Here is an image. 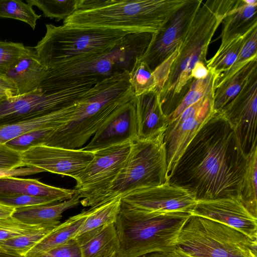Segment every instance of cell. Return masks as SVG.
Masks as SVG:
<instances>
[{"mask_svg":"<svg viewBox=\"0 0 257 257\" xmlns=\"http://www.w3.org/2000/svg\"><path fill=\"white\" fill-rule=\"evenodd\" d=\"M28 49L21 43L0 41V74L5 75Z\"/></svg>","mask_w":257,"mask_h":257,"instance_id":"cell-38","label":"cell"},{"mask_svg":"<svg viewBox=\"0 0 257 257\" xmlns=\"http://www.w3.org/2000/svg\"><path fill=\"white\" fill-rule=\"evenodd\" d=\"M78 0H27L26 3L37 7L45 17L56 21L65 20L75 11Z\"/></svg>","mask_w":257,"mask_h":257,"instance_id":"cell-34","label":"cell"},{"mask_svg":"<svg viewBox=\"0 0 257 257\" xmlns=\"http://www.w3.org/2000/svg\"><path fill=\"white\" fill-rule=\"evenodd\" d=\"M134 97L128 71L97 83L79 102L70 120L56 129L43 145L80 149L116 110Z\"/></svg>","mask_w":257,"mask_h":257,"instance_id":"cell-5","label":"cell"},{"mask_svg":"<svg viewBox=\"0 0 257 257\" xmlns=\"http://www.w3.org/2000/svg\"><path fill=\"white\" fill-rule=\"evenodd\" d=\"M87 215V210L71 216L60 223L30 250L24 257H37L75 237Z\"/></svg>","mask_w":257,"mask_h":257,"instance_id":"cell-26","label":"cell"},{"mask_svg":"<svg viewBox=\"0 0 257 257\" xmlns=\"http://www.w3.org/2000/svg\"><path fill=\"white\" fill-rule=\"evenodd\" d=\"M202 0H190L160 31L152 34L149 44L138 59L153 71L178 48L183 33L201 7Z\"/></svg>","mask_w":257,"mask_h":257,"instance_id":"cell-16","label":"cell"},{"mask_svg":"<svg viewBox=\"0 0 257 257\" xmlns=\"http://www.w3.org/2000/svg\"><path fill=\"white\" fill-rule=\"evenodd\" d=\"M49 69L41 62L34 47H28L23 55L5 75L15 85L17 95L39 88Z\"/></svg>","mask_w":257,"mask_h":257,"instance_id":"cell-20","label":"cell"},{"mask_svg":"<svg viewBox=\"0 0 257 257\" xmlns=\"http://www.w3.org/2000/svg\"><path fill=\"white\" fill-rule=\"evenodd\" d=\"M139 257H186L176 248L166 250L156 251L146 253Z\"/></svg>","mask_w":257,"mask_h":257,"instance_id":"cell-46","label":"cell"},{"mask_svg":"<svg viewBox=\"0 0 257 257\" xmlns=\"http://www.w3.org/2000/svg\"><path fill=\"white\" fill-rule=\"evenodd\" d=\"M44 36L34 47L48 69L75 57L110 49L130 32L99 28L46 25Z\"/></svg>","mask_w":257,"mask_h":257,"instance_id":"cell-8","label":"cell"},{"mask_svg":"<svg viewBox=\"0 0 257 257\" xmlns=\"http://www.w3.org/2000/svg\"><path fill=\"white\" fill-rule=\"evenodd\" d=\"M218 75L209 72L204 79H194L190 88L175 109L167 116L169 123L179 117L188 107L203 97L215 91L216 81Z\"/></svg>","mask_w":257,"mask_h":257,"instance_id":"cell-31","label":"cell"},{"mask_svg":"<svg viewBox=\"0 0 257 257\" xmlns=\"http://www.w3.org/2000/svg\"><path fill=\"white\" fill-rule=\"evenodd\" d=\"M132 142L94 152L92 160L75 179L74 189L83 206L102 203L128 157Z\"/></svg>","mask_w":257,"mask_h":257,"instance_id":"cell-10","label":"cell"},{"mask_svg":"<svg viewBox=\"0 0 257 257\" xmlns=\"http://www.w3.org/2000/svg\"><path fill=\"white\" fill-rule=\"evenodd\" d=\"M22 153L15 151L6 144H0V168L23 167Z\"/></svg>","mask_w":257,"mask_h":257,"instance_id":"cell-42","label":"cell"},{"mask_svg":"<svg viewBox=\"0 0 257 257\" xmlns=\"http://www.w3.org/2000/svg\"><path fill=\"white\" fill-rule=\"evenodd\" d=\"M54 228L42 227L13 238L0 241V247L23 257Z\"/></svg>","mask_w":257,"mask_h":257,"instance_id":"cell-35","label":"cell"},{"mask_svg":"<svg viewBox=\"0 0 257 257\" xmlns=\"http://www.w3.org/2000/svg\"><path fill=\"white\" fill-rule=\"evenodd\" d=\"M164 138V133L132 142L128 157L101 204L138 189L168 182Z\"/></svg>","mask_w":257,"mask_h":257,"instance_id":"cell-9","label":"cell"},{"mask_svg":"<svg viewBox=\"0 0 257 257\" xmlns=\"http://www.w3.org/2000/svg\"><path fill=\"white\" fill-rule=\"evenodd\" d=\"M191 215L230 226L257 239V220L236 196L197 200Z\"/></svg>","mask_w":257,"mask_h":257,"instance_id":"cell-17","label":"cell"},{"mask_svg":"<svg viewBox=\"0 0 257 257\" xmlns=\"http://www.w3.org/2000/svg\"><path fill=\"white\" fill-rule=\"evenodd\" d=\"M257 239L224 223L191 215L175 246L189 257H257Z\"/></svg>","mask_w":257,"mask_h":257,"instance_id":"cell-7","label":"cell"},{"mask_svg":"<svg viewBox=\"0 0 257 257\" xmlns=\"http://www.w3.org/2000/svg\"><path fill=\"white\" fill-rule=\"evenodd\" d=\"M16 89L14 84L5 75L0 74V101L16 96Z\"/></svg>","mask_w":257,"mask_h":257,"instance_id":"cell-44","label":"cell"},{"mask_svg":"<svg viewBox=\"0 0 257 257\" xmlns=\"http://www.w3.org/2000/svg\"><path fill=\"white\" fill-rule=\"evenodd\" d=\"M0 257H23L19 254L8 251L0 247Z\"/></svg>","mask_w":257,"mask_h":257,"instance_id":"cell-48","label":"cell"},{"mask_svg":"<svg viewBox=\"0 0 257 257\" xmlns=\"http://www.w3.org/2000/svg\"><path fill=\"white\" fill-rule=\"evenodd\" d=\"M184 256H185V255H184ZM186 256V257H189V256Z\"/></svg>","mask_w":257,"mask_h":257,"instance_id":"cell-49","label":"cell"},{"mask_svg":"<svg viewBox=\"0 0 257 257\" xmlns=\"http://www.w3.org/2000/svg\"><path fill=\"white\" fill-rule=\"evenodd\" d=\"M79 101L56 111L19 123L0 126V144H6L22 134L36 130L58 128L73 116Z\"/></svg>","mask_w":257,"mask_h":257,"instance_id":"cell-23","label":"cell"},{"mask_svg":"<svg viewBox=\"0 0 257 257\" xmlns=\"http://www.w3.org/2000/svg\"><path fill=\"white\" fill-rule=\"evenodd\" d=\"M237 0H208L202 4L184 31L168 79L160 94L166 116L177 107L193 81L191 71L199 61L206 64L211 40Z\"/></svg>","mask_w":257,"mask_h":257,"instance_id":"cell-3","label":"cell"},{"mask_svg":"<svg viewBox=\"0 0 257 257\" xmlns=\"http://www.w3.org/2000/svg\"><path fill=\"white\" fill-rule=\"evenodd\" d=\"M190 215L147 211L121 201L114 223L119 242L117 257H139L175 248L179 232Z\"/></svg>","mask_w":257,"mask_h":257,"instance_id":"cell-6","label":"cell"},{"mask_svg":"<svg viewBox=\"0 0 257 257\" xmlns=\"http://www.w3.org/2000/svg\"><path fill=\"white\" fill-rule=\"evenodd\" d=\"M93 86L82 85L52 92L38 88L3 99L0 101V126L19 123L67 107L85 98Z\"/></svg>","mask_w":257,"mask_h":257,"instance_id":"cell-11","label":"cell"},{"mask_svg":"<svg viewBox=\"0 0 257 257\" xmlns=\"http://www.w3.org/2000/svg\"><path fill=\"white\" fill-rule=\"evenodd\" d=\"M135 96L116 110L95 133L84 150L94 152L137 139Z\"/></svg>","mask_w":257,"mask_h":257,"instance_id":"cell-18","label":"cell"},{"mask_svg":"<svg viewBox=\"0 0 257 257\" xmlns=\"http://www.w3.org/2000/svg\"><path fill=\"white\" fill-rule=\"evenodd\" d=\"M76 192L73 197L62 202L16 208L12 216L23 223L55 228L60 224L62 213L80 203Z\"/></svg>","mask_w":257,"mask_h":257,"instance_id":"cell-22","label":"cell"},{"mask_svg":"<svg viewBox=\"0 0 257 257\" xmlns=\"http://www.w3.org/2000/svg\"><path fill=\"white\" fill-rule=\"evenodd\" d=\"M256 70L257 55L216 86L213 96V109L215 113L220 112L232 100Z\"/></svg>","mask_w":257,"mask_h":257,"instance_id":"cell-27","label":"cell"},{"mask_svg":"<svg viewBox=\"0 0 257 257\" xmlns=\"http://www.w3.org/2000/svg\"><path fill=\"white\" fill-rule=\"evenodd\" d=\"M121 199L130 206L147 211L190 214L197 202L193 193L169 182L132 191Z\"/></svg>","mask_w":257,"mask_h":257,"instance_id":"cell-15","label":"cell"},{"mask_svg":"<svg viewBox=\"0 0 257 257\" xmlns=\"http://www.w3.org/2000/svg\"><path fill=\"white\" fill-rule=\"evenodd\" d=\"M45 172L36 167H19L13 169L0 168V178L17 176H25Z\"/></svg>","mask_w":257,"mask_h":257,"instance_id":"cell-43","label":"cell"},{"mask_svg":"<svg viewBox=\"0 0 257 257\" xmlns=\"http://www.w3.org/2000/svg\"><path fill=\"white\" fill-rule=\"evenodd\" d=\"M257 70L238 94L220 112L234 129L247 155L257 145Z\"/></svg>","mask_w":257,"mask_h":257,"instance_id":"cell-13","label":"cell"},{"mask_svg":"<svg viewBox=\"0 0 257 257\" xmlns=\"http://www.w3.org/2000/svg\"><path fill=\"white\" fill-rule=\"evenodd\" d=\"M256 0H237L223 20L221 41L247 32L257 25Z\"/></svg>","mask_w":257,"mask_h":257,"instance_id":"cell-25","label":"cell"},{"mask_svg":"<svg viewBox=\"0 0 257 257\" xmlns=\"http://www.w3.org/2000/svg\"><path fill=\"white\" fill-rule=\"evenodd\" d=\"M121 202V197H117L90 208L87 210V216L76 236L104 225L114 223L120 210Z\"/></svg>","mask_w":257,"mask_h":257,"instance_id":"cell-30","label":"cell"},{"mask_svg":"<svg viewBox=\"0 0 257 257\" xmlns=\"http://www.w3.org/2000/svg\"><path fill=\"white\" fill-rule=\"evenodd\" d=\"M75 192L74 189H68L48 185L37 179L14 177L0 178V193L47 197L62 202L71 198Z\"/></svg>","mask_w":257,"mask_h":257,"instance_id":"cell-24","label":"cell"},{"mask_svg":"<svg viewBox=\"0 0 257 257\" xmlns=\"http://www.w3.org/2000/svg\"><path fill=\"white\" fill-rule=\"evenodd\" d=\"M251 28L243 34L237 35L221 41L215 54L206 61V66L210 72L218 77L230 68L234 63L246 37Z\"/></svg>","mask_w":257,"mask_h":257,"instance_id":"cell-28","label":"cell"},{"mask_svg":"<svg viewBox=\"0 0 257 257\" xmlns=\"http://www.w3.org/2000/svg\"><path fill=\"white\" fill-rule=\"evenodd\" d=\"M237 198L255 217L257 215V145L246 155L245 172Z\"/></svg>","mask_w":257,"mask_h":257,"instance_id":"cell-29","label":"cell"},{"mask_svg":"<svg viewBox=\"0 0 257 257\" xmlns=\"http://www.w3.org/2000/svg\"><path fill=\"white\" fill-rule=\"evenodd\" d=\"M190 0H78L65 26L156 33Z\"/></svg>","mask_w":257,"mask_h":257,"instance_id":"cell-2","label":"cell"},{"mask_svg":"<svg viewBox=\"0 0 257 257\" xmlns=\"http://www.w3.org/2000/svg\"><path fill=\"white\" fill-rule=\"evenodd\" d=\"M246 164L236 133L215 112L188 146L168 182L191 192L197 200L237 197Z\"/></svg>","mask_w":257,"mask_h":257,"instance_id":"cell-1","label":"cell"},{"mask_svg":"<svg viewBox=\"0 0 257 257\" xmlns=\"http://www.w3.org/2000/svg\"><path fill=\"white\" fill-rule=\"evenodd\" d=\"M209 74V71L205 63L197 62L193 66L191 71V78L193 79H202L205 78Z\"/></svg>","mask_w":257,"mask_h":257,"instance_id":"cell-45","label":"cell"},{"mask_svg":"<svg viewBox=\"0 0 257 257\" xmlns=\"http://www.w3.org/2000/svg\"><path fill=\"white\" fill-rule=\"evenodd\" d=\"M42 227H50L28 225L22 223L12 216L1 218L0 241L6 240L26 234Z\"/></svg>","mask_w":257,"mask_h":257,"instance_id":"cell-39","label":"cell"},{"mask_svg":"<svg viewBox=\"0 0 257 257\" xmlns=\"http://www.w3.org/2000/svg\"><path fill=\"white\" fill-rule=\"evenodd\" d=\"M15 208L0 204V219L11 216Z\"/></svg>","mask_w":257,"mask_h":257,"instance_id":"cell-47","label":"cell"},{"mask_svg":"<svg viewBox=\"0 0 257 257\" xmlns=\"http://www.w3.org/2000/svg\"><path fill=\"white\" fill-rule=\"evenodd\" d=\"M138 58L129 72V81L135 96H139L154 90L158 91L160 94L153 71Z\"/></svg>","mask_w":257,"mask_h":257,"instance_id":"cell-32","label":"cell"},{"mask_svg":"<svg viewBox=\"0 0 257 257\" xmlns=\"http://www.w3.org/2000/svg\"><path fill=\"white\" fill-rule=\"evenodd\" d=\"M56 129L46 128L32 131L18 136L6 144L10 148L23 153L31 148L43 145L46 139Z\"/></svg>","mask_w":257,"mask_h":257,"instance_id":"cell-37","label":"cell"},{"mask_svg":"<svg viewBox=\"0 0 257 257\" xmlns=\"http://www.w3.org/2000/svg\"><path fill=\"white\" fill-rule=\"evenodd\" d=\"M94 157V152L79 149L39 145L22 153L23 167L71 177L75 180Z\"/></svg>","mask_w":257,"mask_h":257,"instance_id":"cell-14","label":"cell"},{"mask_svg":"<svg viewBox=\"0 0 257 257\" xmlns=\"http://www.w3.org/2000/svg\"><path fill=\"white\" fill-rule=\"evenodd\" d=\"M57 202H59L47 197L19 194L0 193V204L15 208L33 205L50 204Z\"/></svg>","mask_w":257,"mask_h":257,"instance_id":"cell-40","label":"cell"},{"mask_svg":"<svg viewBox=\"0 0 257 257\" xmlns=\"http://www.w3.org/2000/svg\"><path fill=\"white\" fill-rule=\"evenodd\" d=\"M41 15L36 13L33 6L21 0H0V18H11L28 24L33 30Z\"/></svg>","mask_w":257,"mask_h":257,"instance_id":"cell-33","label":"cell"},{"mask_svg":"<svg viewBox=\"0 0 257 257\" xmlns=\"http://www.w3.org/2000/svg\"><path fill=\"white\" fill-rule=\"evenodd\" d=\"M138 140H148L164 134L169 120L163 111L160 92L150 91L135 96Z\"/></svg>","mask_w":257,"mask_h":257,"instance_id":"cell-19","label":"cell"},{"mask_svg":"<svg viewBox=\"0 0 257 257\" xmlns=\"http://www.w3.org/2000/svg\"><path fill=\"white\" fill-rule=\"evenodd\" d=\"M214 93L203 97L169 123L164 138L167 153L168 181L188 146L215 113Z\"/></svg>","mask_w":257,"mask_h":257,"instance_id":"cell-12","label":"cell"},{"mask_svg":"<svg viewBox=\"0 0 257 257\" xmlns=\"http://www.w3.org/2000/svg\"><path fill=\"white\" fill-rule=\"evenodd\" d=\"M37 257H82L79 247L73 238Z\"/></svg>","mask_w":257,"mask_h":257,"instance_id":"cell-41","label":"cell"},{"mask_svg":"<svg viewBox=\"0 0 257 257\" xmlns=\"http://www.w3.org/2000/svg\"><path fill=\"white\" fill-rule=\"evenodd\" d=\"M152 37L148 33H132L113 48L83 54L49 69L39 88L56 91L71 87L94 86L117 74L132 69L147 48Z\"/></svg>","mask_w":257,"mask_h":257,"instance_id":"cell-4","label":"cell"},{"mask_svg":"<svg viewBox=\"0 0 257 257\" xmlns=\"http://www.w3.org/2000/svg\"><path fill=\"white\" fill-rule=\"evenodd\" d=\"M74 238L82 257H117L119 242L114 223L88 231Z\"/></svg>","mask_w":257,"mask_h":257,"instance_id":"cell-21","label":"cell"},{"mask_svg":"<svg viewBox=\"0 0 257 257\" xmlns=\"http://www.w3.org/2000/svg\"><path fill=\"white\" fill-rule=\"evenodd\" d=\"M257 25L251 28L247 35L244 43L237 58L230 68L221 74L216 81V86L224 81L246 64L254 56L257 55Z\"/></svg>","mask_w":257,"mask_h":257,"instance_id":"cell-36","label":"cell"}]
</instances>
